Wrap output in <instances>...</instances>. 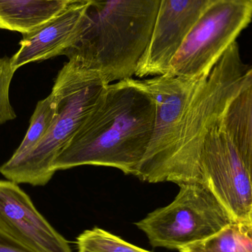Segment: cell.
<instances>
[{
  "label": "cell",
  "instance_id": "1",
  "mask_svg": "<svg viewBox=\"0 0 252 252\" xmlns=\"http://www.w3.org/2000/svg\"><path fill=\"white\" fill-rule=\"evenodd\" d=\"M156 103L130 78L109 84L95 109L56 158L55 172L104 166L136 176L151 142Z\"/></svg>",
  "mask_w": 252,
  "mask_h": 252
},
{
  "label": "cell",
  "instance_id": "2",
  "mask_svg": "<svg viewBox=\"0 0 252 252\" xmlns=\"http://www.w3.org/2000/svg\"><path fill=\"white\" fill-rule=\"evenodd\" d=\"M161 0H91L68 62L108 83L130 79L149 44Z\"/></svg>",
  "mask_w": 252,
  "mask_h": 252
},
{
  "label": "cell",
  "instance_id": "3",
  "mask_svg": "<svg viewBox=\"0 0 252 252\" xmlns=\"http://www.w3.org/2000/svg\"><path fill=\"white\" fill-rule=\"evenodd\" d=\"M109 84L96 72L65 63L52 89L57 107L53 124L27 157L17 162L6 161L0 173L18 185H47L56 173V158L100 103Z\"/></svg>",
  "mask_w": 252,
  "mask_h": 252
},
{
  "label": "cell",
  "instance_id": "4",
  "mask_svg": "<svg viewBox=\"0 0 252 252\" xmlns=\"http://www.w3.org/2000/svg\"><path fill=\"white\" fill-rule=\"evenodd\" d=\"M247 71L235 41L215 65L179 118L164 182L178 186L191 182L204 184L200 161L206 138L221 121Z\"/></svg>",
  "mask_w": 252,
  "mask_h": 252
},
{
  "label": "cell",
  "instance_id": "5",
  "mask_svg": "<svg viewBox=\"0 0 252 252\" xmlns=\"http://www.w3.org/2000/svg\"><path fill=\"white\" fill-rule=\"evenodd\" d=\"M179 187V193L170 204L135 223L153 247L179 251L235 222L205 184L191 182Z\"/></svg>",
  "mask_w": 252,
  "mask_h": 252
},
{
  "label": "cell",
  "instance_id": "6",
  "mask_svg": "<svg viewBox=\"0 0 252 252\" xmlns=\"http://www.w3.org/2000/svg\"><path fill=\"white\" fill-rule=\"evenodd\" d=\"M252 19V0H216L192 27L165 75L207 78Z\"/></svg>",
  "mask_w": 252,
  "mask_h": 252
},
{
  "label": "cell",
  "instance_id": "7",
  "mask_svg": "<svg viewBox=\"0 0 252 252\" xmlns=\"http://www.w3.org/2000/svg\"><path fill=\"white\" fill-rule=\"evenodd\" d=\"M207 78L192 79L162 75L151 79L137 80L156 103L151 142L135 176L140 180L148 183L164 182L179 118Z\"/></svg>",
  "mask_w": 252,
  "mask_h": 252
},
{
  "label": "cell",
  "instance_id": "8",
  "mask_svg": "<svg viewBox=\"0 0 252 252\" xmlns=\"http://www.w3.org/2000/svg\"><path fill=\"white\" fill-rule=\"evenodd\" d=\"M200 162L204 184L224 206L234 221L250 223L251 177L220 121L207 135Z\"/></svg>",
  "mask_w": 252,
  "mask_h": 252
},
{
  "label": "cell",
  "instance_id": "9",
  "mask_svg": "<svg viewBox=\"0 0 252 252\" xmlns=\"http://www.w3.org/2000/svg\"><path fill=\"white\" fill-rule=\"evenodd\" d=\"M216 0H161L149 44L135 76L165 75L192 27Z\"/></svg>",
  "mask_w": 252,
  "mask_h": 252
},
{
  "label": "cell",
  "instance_id": "10",
  "mask_svg": "<svg viewBox=\"0 0 252 252\" xmlns=\"http://www.w3.org/2000/svg\"><path fill=\"white\" fill-rule=\"evenodd\" d=\"M0 232L32 252H72L18 184L0 180Z\"/></svg>",
  "mask_w": 252,
  "mask_h": 252
},
{
  "label": "cell",
  "instance_id": "11",
  "mask_svg": "<svg viewBox=\"0 0 252 252\" xmlns=\"http://www.w3.org/2000/svg\"><path fill=\"white\" fill-rule=\"evenodd\" d=\"M89 5L90 2L67 5L57 16L23 34L20 48L10 58L13 70L32 62L65 56L84 31Z\"/></svg>",
  "mask_w": 252,
  "mask_h": 252
},
{
  "label": "cell",
  "instance_id": "12",
  "mask_svg": "<svg viewBox=\"0 0 252 252\" xmlns=\"http://www.w3.org/2000/svg\"><path fill=\"white\" fill-rule=\"evenodd\" d=\"M220 123L236 146L252 182V68L244 74Z\"/></svg>",
  "mask_w": 252,
  "mask_h": 252
},
{
  "label": "cell",
  "instance_id": "13",
  "mask_svg": "<svg viewBox=\"0 0 252 252\" xmlns=\"http://www.w3.org/2000/svg\"><path fill=\"white\" fill-rule=\"evenodd\" d=\"M66 6L62 0H0V29L27 33Z\"/></svg>",
  "mask_w": 252,
  "mask_h": 252
},
{
  "label": "cell",
  "instance_id": "14",
  "mask_svg": "<svg viewBox=\"0 0 252 252\" xmlns=\"http://www.w3.org/2000/svg\"><path fill=\"white\" fill-rule=\"evenodd\" d=\"M180 252H252V226L233 222L213 236L191 244Z\"/></svg>",
  "mask_w": 252,
  "mask_h": 252
},
{
  "label": "cell",
  "instance_id": "15",
  "mask_svg": "<svg viewBox=\"0 0 252 252\" xmlns=\"http://www.w3.org/2000/svg\"><path fill=\"white\" fill-rule=\"evenodd\" d=\"M56 111V99L51 93L46 98L38 102L23 140L7 162L20 161L38 145L53 124Z\"/></svg>",
  "mask_w": 252,
  "mask_h": 252
},
{
  "label": "cell",
  "instance_id": "16",
  "mask_svg": "<svg viewBox=\"0 0 252 252\" xmlns=\"http://www.w3.org/2000/svg\"><path fill=\"white\" fill-rule=\"evenodd\" d=\"M76 244L78 251L84 252H151L99 227L84 231L77 238Z\"/></svg>",
  "mask_w": 252,
  "mask_h": 252
},
{
  "label": "cell",
  "instance_id": "17",
  "mask_svg": "<svg viewBox=\"0 0 252 252\" xmlns=\"http://www.w3.org/2000/svg\"><path fill=\"white\" fill-rule=\"evenodd\" d=\"M14 73L10 58H0V126L16 118L10 100V87Z\"/></svg>",
  "mask_w": 252,
  "mask_h": 252
},
{
  "label": "cell",
  "instance_id": "18",
  "mask_svg": "<svg viewBox=\"0 0 252 252\" xmlns=\"http://www.w3.org/2000/svg\"><path fill=\"white\" fill-rule=\"evenodd\" d=\"M0 252H32L0 232Z\"/></svg>",
  "mask_w": 252,
  "mask_h": 252
},
{
  "label": "cell",
  "instance_id": "19",
  "mask_svg": "<svg viewBox=\"0 0 252 252\" xmlns=\"http://www.w3.org/2000/svg\"><path fill=\"white\" fill-rule=\"evenodd\" d=\"M66 5L70 4H86L90 2L91 0H62Z\"/></svg>",
  "mask_w": 252,
  "mask_h": 252
},
{
  "label": "cell",
  "instance_id": "20",
  "mask_svg": "<svg viewBox=\"0 0 252 252\" xmlns=\"http://www.w3.org/2000/svg\"><path fill=\"white\" fill-rule=\"evenodd\" d=\"M250 223H251L252 226V210L251 213H250Z\"/></svg>",
  "mask_w": 252,
  "mask_h": 252
},
{
  "label": "cell",
  "instance_id": "21",
  "mask_svg": "<svg viewBox=\"0 0 252 252\" xmlns=\"http://www.w3.org/2000/svg\"><path fill=\"white\" fill-rule=\"evenodd\" d=\"M78 252H84L78 251Z\"/></svg>",
  "mask_w": 252,
  "mask_h": 252
}]
</instances>
